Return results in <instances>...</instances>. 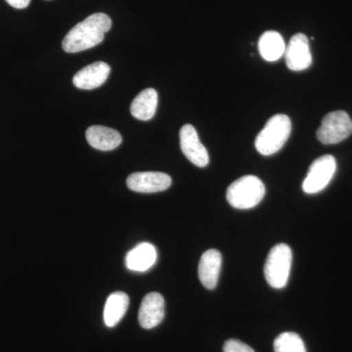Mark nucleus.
Here are the masks:
<instances>
[{
  "label": "nucleus",
  "instance_id": "1a4fd4ad",
  "mask_svg": "<svg viewBox=\"0 0 352 352\" xmlns=\"http://www.w3.org/2000/svg\"><path fill=\"white\" fill-rule=\"evenodd\" d=\"M284 55L287 67L292 71H303L309 68L312 64V56L307 36L303 34H295L286 46Z\"/></svg>",
  "mask_w": 352,
  "mask_h": 352
},
{
  "label": "nucleus",
  "instance_id": "39448f33",
  "mask_svg": "<svg viewBox=\"0 0 352 352\" xmlns=\"http://www.w3.org/2000/svg\"><path fill=\"white\" fill-rule=\"evenodd\" d=\"M352 134V120L344 111L329 113L322 120L317 138L325 145L337 144Z\"/></svg>",
  "mask_w": 352,
  "mask_h": 352
},
{
  "label": "nucleus",
  "instance_id": "ddd939ff",
  "mask_svg": "<svg viewBox=\"0 0 352 352\" xmlns=\"http://www.w3.org/2000/svg\"><path fill=\"white\" fill-rule=\"evenodd\" d=\"M89 145L101 151H112L122 142L120 132L107 126H90L85 133Z\"/></svg>",
  "mask_w": 352,
  "mask_h": 352
},
{
  "label": "nucleus",
  "instance_id": "dca6fc26",
  "mask_svg": "<svg viewBox=\"0 0 352 352\" xmlns=\"http://www.w3.org/2000/svg\"><path fill=\"white\" fill-rule=\"evenodd\" d=\"M157 106V94L153 88L143 90L132 101L131 113L135 119L149 120L156 113Z\"/></svg>",
  "mask_w": 352,
  "mask_h": 352
},
{
  "label": "nucleus",
  "instance_id": "f03ea898",
  "mask_svg": "<svg viewBox=\"0 0 352 352\" xmlns=\"http://www.w3.org/2000/svg\"><path fill=\"white\" fill-rule=\"evenodd\" d=\"M292 122L288 116H273L256 138V149L263 156H271L283 148L289 138Z\"/></svg>",
  "mask_w": 352,
  "mask_h": 352
},
{
  "label": "nucleus",
  "instance_id": "aec40b11",
  "mask_svg": "<svg viewBox=\"0 0 352 352\" xmlns=\"http://www.w3.org/2000/svg\"><path fill=\"white\" fill-rule=\"evenodd\" d=\"M9 6L16 9H24L31 3V0H6Z\"/></svg>",
  "mask_w": 352,
  "mask_h": 352
},
{
  "label": "nucleus",
  "instance_id": "423d86ee",
  "mask_svg": "<svg viewBox=\"0 0 352 352\" xmlns=\"http://www.w3.org/2000/svg\"><path fill=\"white\" fill-rule=\"evenodd\" d=\"M337 170V162L331 155H325L315 160L310 166L302 190L307 194H317L328 186Z\"/></svg>",
  "mask_w": 352,
  "mask_h": 352
},
{
  "label": "nucleus",
  "instance_id": "4468645a",
  "mask_svg": "<svg viewBox=\"0 0 352 352\" xmlns=\"http://www.w3.org/2000/svg\"><path fill=\"white\" fill-rule=\"evenodd\" d=\"M157 250L150 243H141L126 254V265L129 270L145 272L156 263Z\"/></svg>",
  "mask_w": 352,
  "mask_h": 352
},
{
  "label": "nucleus",
  "instance_id": "a211bd4d",
  "mask_svg": "<svg viewBox=\"0 0 352 352\" xmlns=\"http://www.w3.org/2000/svg\"><path fill=\"white\" fill-rule=\"evenodd\" d=\"M275 352H307L302 338L296 333L286 332L274 340Z\"/></svg>",
  "mask_w": 352,
  "mask_h": 352
},
{
  "label": "nucleus",
  "instance_id": "7ed1b4c3",
  "mask_svg": "<svg viewBox=\"0 0 352 352\" xmlns=\"http://www.w3.org/2000/svg\"><path fill=\"white\" fill-rule=\"evenodd\" d=\"M265 195V186L258 177L245 175L228 187L226 199L230 206L238 210L256 207Z\"/></svg>",
  "mask_w": 352,
  "mask_h": 352
},
{
  "label": "nucleus",
  "instance_id": "20e7f679",
  "mask_svg": "<svg viewBox=\"0 0 352 352\" xmlns=\"http://www.w3.org/2000/svg\"><path fill=\"white\" fill-rule=\"evenodd\" d=\"M293 254L286 244H278L271 249L264 266L266 282L274 289H283L288 283Z\"/></svg>",
  "mask_w": 352,
  "mask_h": 352
},
{
  "label": "nucleus",
  "instance_id": "9b49d317",
  "mask_svg": "<svg viewBox=\"0 0 352 352\" xmlns=\"http://www.w3.org/2000/svg\"><path fill=\"white\" fill-rule=\"evenodd\" d=\"M110 66L105 62H96L80 69L73 78L74 85L80 89L91 90L100 87L110 75Z\"/></svg>",
  "mask_w": 352,
  "mask_h": 352
},
{
  "label": "nucleus",
  "instance_id": "9d476101",
  "mask_svg": "<svg viewBox=\"0 0 352 352\" xmlns=\"http://www.w3.org/2000/svg\"><path fill=\"white\" fill-rule=\"evenodd\" d=\"M164 318V300L159 293H150L143 298L139 309L138 321L141 327H157Z\"/></svg>",
  "mask_w": 352,
  "mask_h": 352
},
{
  "label": "nucleus",
  "instance_id": "412c9836",
  "mask_svg": "<svg viewBox=\"0 0 352 352\" xmlns=\"http://www.w3.org/2000/svg\"><path fill=\"white\" fill-rule=\"evenodd\" d=\"M47 1H50V0H47Z\"/></svg>",
  "mask_w": 352,
  "mask_h": 352
},
{
  "label": "nucleus",
  "instance_id": "f257e3e1",
  "mask_svg": "<svg viewBox=\"0 0 352 352\" xmlns=\"http://www.w3.org/2000/svg\"><path fill=\"white\" fill-rule=\"evenodd\" d=\"M112 28V20L104 13H95L78 23L65 36L63 50L68 53L82 52L98 45Z\"/></svg>",
  "mask_w": 352,
  "mask_h": 352
},
{
  "label": "nucleus",
  "instance_id": "0eeeda50",
  "mask_svg": "<svg viewBox=\"0 0 352 352\" xmlns=\"http://www.w3.org/2000/svg\"><path fill=\"white\" fill-rule=\"evenodd\" d=\"M173 180L170 175L156 171L135 173L129 175L126 185L129 189L138 193H157L170 187Z\"/></svg>",
  "mask_w": 352,
  "mask_h": 352
},
{
  "label": "nucleus",
  "instance_id": "6ab92c4d",
  "mask_svg": "<svg viewBox=\"0 0 352 352\" xmlns=\"http://www.w3.org/2000/svg\"><path fill=\"white\" fill-rule=\"evenodd\" d=\"M223 352H254V349L238 340H227L223 346Z\"/></svg>",
  "mask_w": 352,
  "mask_h": 352
},
{
  "label": "nucleus",
  "instance_id": "2eb2a0df",
  "mask_svg": "<svg viewBox=\"0 0 352 352\" xmlns=\"http://www.w3.org/2000/svg\"><path fill=\"white\" fill-rule=\"evenodd\" d=\"M129 298L124 292H116L108 296L104 308V322L107 327L113 328L119 324L126 314Z\"/></svg>",
  "mask_w": 352,
  "mask_h": 352
},
{
  "label": "nucleus",
  "instance_id": "f8f14e48",
  "mask_svg": "<svg viewBox=\"0 0 352 352\" xmlns=\"http://www.w3.org/2000/svg\"><path fill=\"white\" fill-rule=\"evenodd\" d=\"M222 256L217 250H208L203 254L199 263L198 274L201 285L208 289H214L221 270Z\"/></svg>",
  "mask_w": 352,
  "mask_h": 352
},
{
  "label": "nucleus",
  "instance_id": "6e6552de",
  "mask_svg": "<svg viewBox=\"0 0 352 352\" xmlns=\"http://www.w3.org/2000/svg\"><path fill=\"white\" fill-rule=\"evenodd\" d=\"M179 138L180 147L185 157L199 168L207 166L210 157L205 146L201 143L195 127L191 124H185L180 129Z\"/></svg>",
  "mask_w": 352,
  "mask_h": 352
},
{
  "label": "nucleus",
  "instance_id": "f3484780",
  "mask_svg": "<svg viewBox=\"0 0 352 352\" xmlns=\"http://www.w3.org/2000/svg\"><path fill=\"white\" fill-rule=\"evenodd\" d=\"M286 45L279 32L268 31L264 32L258 41V51L265 61L275 62L283 56Z\"/></svg>",
  "mask_w": 352,
  "mask_h": 352
}]
</instances>
